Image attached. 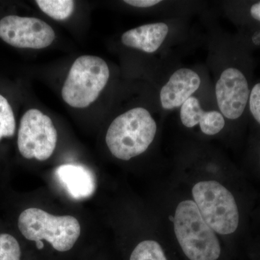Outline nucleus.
<instances>
[{
	"mask_svg": "<svg viewBox=\"0 0 260 260\" xmlns=\"http://www.w3.org/2000/svg\"><path fill=\"white\" fill-rule=\"evenodd\" d=\"M156 133V121L150 112L143 107L133 108L114 119L106 142L114 157L129 160L148 150Z\"/></svg>",
	"mask_w": 260,
	"mask_h": 260,
	"instance_id": "nucleus-1",
	"label": "nucleus"
},
{
	"mask_svg": "<svg viewBox=\"0 0 260 260\" xmlns=\"http://www.w3.org/2000/svg\"><path fill=\"white\" fill-rule=\"evenodd\" d=\"M174 229L183 252L190 260H217L221 253L215 232L205 221L193 200H183L176 208Z\"/></svg>",
	"mask_w": 260,
	"mask_h": 260,
	"instance_id": "nucleus-2",
	"label": "nucleus"
},
{
	"mask_svg": "<svg viewBox=\"0 0 260 260\" xmlns=\"http://www.w3.org/2000/svg\"><path fill=\"white\" fill-rule=\"evenodd\" d=\"M193 199L202 217L215 232L232 235L242 221L240 207L232 191L216 181H203L193 186Z\"/></svg>",
	"mask_w": 260,
	"mask_h": 260,
	"instance_id": "nucleus-3",
	"label": "nucleus"
},
{
	"mask_svg": "<svg viewBox=\"0 0 260 260\" xmlns=\"http://www.w3.org/2000/svg\"><path fill=\"white\" fill-rule=\"evenodd\" d=\"M18 228L30 241L45 239L59 251H69L80 235L79 222L70 215L54 216L39 208H28L20 214Z\"/></svg>",
	"mask_w": 260,
	"mask_h": 260,
	"instance_id": "nucleus-4",
	"label": "nucleus"
},
{
	"mask_svg": "<svg viewBox=\"0 0 260 260\" xmlns=\"http://www.w3.org/2000/svg\"><path fill=\"white\" fill-rule=\"evenodd\" d=\"M107 62L95 56H80L72 65L61 95L70 107L83 109L95 102L109 81Z\"/></svg>",
	"mask_w": 260,
	"mask_h": 260,
	"instance_id": "nucleus-5",
	"label": "nucleus"
},
{
	"mask_svg": "<svg viewBox=\"0 0 260 260\" xmlns=\"http://www.w3.org/2000/svg\"><path fill=\"white\" fill-rule=\"evenodd\" d=\"M56 143L57 132L49 116L36 109L25 113L18 138L19 151L24 158L47 160L54 153Z\"/></svg>",
	"mask_w": 260,
	"mask_h": 260,
	"instance_id": "nucleus-6",
	"label": "nucleus"
},
{
	"mask_svg": "<svg viewBox=\"0 0 260 260\" xmlns=\"http://www.w3.org/2000/svg\"><path fill=\"white\" fill-rule=\"evenodd\" d=\"M0 38L14 47L40 49L52 44L55 32L40 19L8 15L0 20Z\"/></svg>",
	"mask_w": 260,
	"mask_h": 260,
	"instance_id": "nucleus-7",
	"label": "nucleus"
},
{
	"mask_svg": "<svg viewBox=\"0 0 260 260\" xmlns=\"http://www.w3.org/2000/svg\"><path fill=\"white\" fill-rule=\"evenodd\" d=\"M250 86L243 70L229 67L215 84V98L219 112L229 120L240 119L248 107Z\"/></svg>",
	"mask_w": 260,
	"mask_h": 260,
	"instance_id": "nucleus-8",
	"label": "nucleus"
},
{
	"mask_svg": "<svg viewBox=\"0 0 260 260\" xmlns=\"http://www.w3.org/2000/svg\"><path fill=\"white\" fill-rule=\"evenodd\" d=\"M199 74L190 68H183L174 72L160 92V102L165 110L180 108L200 88Z\"/></svg>",
	"mask_w": 260,
	"mask_h": 260,
	"instance_id": "nucleus-9",
	"label": "nucleus"
},
{
	"mask_svg": "<svg viewBox=\"0 0 260 260\" xmlns=\"http://www.w3.org/2000/svg\"><path fill=\"white\" fill-rule=\"evenodd\" d=\"M56 179L73 199L90 198L96 189V179L93 172L80 164H64L56 169Z\"/></svg>",
	"mask_w": 260,
	"mask_h": 260,
	"instance_id": "nucleus-10",
	"label": "nucleus"
},
{
	"mask_svg": "<svg viewBox=\"0 0 260 260\" xmlns=\"http://www.w3.org/2000/svg\"><path fill=\"white\" fill-rule=\"evenodd\" d=\"M180 119L183 125L193 128L200 125L203 134L213 136L225 127V117L219 111H205L198 98L191 96L180 107Z\"/></svg>",
	"mask_w": 260,
	"mask_h": 260,
	"instance_id": "nucleus-11",
	"label": "nucleus"
},
{
	"mask_svg": "<svg viewBox=\"0 0 260 260\" xmlns=\"http://www.w3.org/2000/svg\"><path fill=\"white\" fill-rule=\"evenodd\" d=\"M169 32L164 22L146 24L124 32L121 40L126 47L152 54L160 49Z\"/></svg>",
	"mask_w": 260,
	"mask_h": 260,
	"instance_id": "nucleus-12",
	"label": "nucleus"
},
{
	"mask_svg": "<svg viewBox=\"0 0 260 260\" xmlns=\"http://www.w3.org/2000/svg\"><path fill=\"white\" fill-rule=\"evenodd\" d=\"M36 3L44 13L56 20L70 18L75 9L72 0H37Z\"/></svg>",
	"mask_w": 260,
	"mask_h": 260,
	"instance_id": "nucleus-13",
	"label": "nucleus"
},
{
	"mask_svg": "<svg viewBox=\"0 0 260 260\" xmlns=\"http://www.w3.org/2000/svg\"><path fill=\"white\" fill-rule=\"evenodd\" d=\"M130 260H167L161 246L153 240L140 242L132 252Z\"/></svg>",
	"mask_w": 260,
	"mask_h": 260,
	"instance_id": "nucleus-14",
	"label": "nucleus"
},
{
	"mask_svg": "<svg viewBox=\"0 0 260 260\" xmlns=\"http://www.w3.org/2000/svg\"><path fill=\"white\" fill-rule=\"evenodd\" d=\"M16 128L15 116L9 102L0 95V140L3 138H11Z\"/></svg>",
	"mask_w": 260,
	"mask_h": 260,
	"instance_id": "nucleus-15",
	"label": "nucleus"
},
{
	"mask_svg": "<svg viewBox=\"0 0 260 260\" xmlns=\"http://www.w3.org/2000/svg\"><path fill=\"white\" fill-rule=\"evenodd\" d=\"M21 250L18 241L8 234L0 235V260H20Z\"/></svg>",
	"mask_w": 260,
	"mask_h": 260,
	"instance_id": "nucleus-16",
	"label": "nucleus"
},
{
	"mask_svg": "<svg viewBox=\"0 0 260 260\" xmlns=\"http://www.w3.org/2000/svg\"><path fill=\"white\" fill-rule=\"evenodd\" d=\"M248 107L253 119L260 125V82L251 88Z\"/></svg>",
	"mask_w": 260,
	"mask_h": 260,
	"instance_id": "nucleus-17",
	"label": "nucleus"
},
{
	"mask_svg": "<svg viewBox=\"0 0 260 260\" xmlns=\"http://www.w3.org/2000/svg\"><path fill=\"white\" fill-rule=\"evenodd\" d=\"M126 4L135 7V8H148L158 5L161 3L160 0H126Z\"/></svg>",
	"mask_w": 260,
	"mask_h": 260,
	"instance_id": "nucleus-18",
	"label": "nucleus"
},
{
	"mask_svg": "<svg viewBox=\"0 0 260 260\" xmlns=\"http://www.w3.org/2000/svg\"><path fill=\"white\" fill-rule=\"evenodd\" d=\"M249 15L253 20L260 23V1L253 3L249 8Z\"/></svg>",
	"mask_w": 260,
	"mask_h": 260,
	"instance_id": "nucleus-19",
	"label": "nucleus"
},
{
	"mask_svg": "<svg viewBox=\"0 0 260 260\" xmlns=\"http://www.w3.org/2000/svg\"><path fill=\"white\" fill-rule=\"evenodd\" d=\"M36 244H37V246L38 249H44V242H43L42 240L37 241V242H36Z\"/></svg>",
	"mask_w": 260,
	"mask_h": 260,
	"instance_id": "nucleus-20",
	"label": "nucleus"
},
{
	"mask_svg": "<svg viewBox=\"0 0 260 260\" xmlns=\"http://www.w3.org/2000/svg\"><path fill=\"white\" fill-rule=\"evenodd\" d=\"M259 167L260 168V148H259Z\"/></svg>",
	"mask_w": 260,
	"mask_h": 260,
	"instance_id": "nucleus-21",
	"label": "nucleus"
}]
</instances>
